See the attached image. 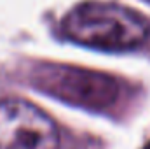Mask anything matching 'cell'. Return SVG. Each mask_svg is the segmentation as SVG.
I'll list each match as a JSON object with an SVG mask.
<instances>
[{
	"instance_id": "6da1fadb",
	"label": "cell",
	"mask_w": 150,
	"mask_h": 149,
	"mask_svg": "<svg viewBox=\"0 0 150 149\" xmlns=\"http://www.w3.org/2000/svg\"><path fill=\"white\" fill-rule=\"evenodd\" d=\"M63 32L72 42L107 53H127L150 37L149 21L126 5L87 0L72 7L63 18Z\"/></svg>"
},
{
	"instance_id": "7a4b0ae2",
	"label": "cell",
	"mask_w": 150,
	"mask_h": 149,
	"mask_svg": "<svg viewBox=\"0 0 150 149\" xmlns=\"http://www.w3.org/2000/svg\"><path fill=\"white\" fill-rule=\"evenodd\" d=\"M58 125L23 98H0V149H59Z\"/></svg>"
},
{
	"instance_id": "3957f363",
	"label": "cell",
	"mask_w": 150,
	"mask_h": 149,
	"mask_svg": "<svg viewBox=\"0 0 150 149\" xmlns=\"http://www.w3.org/2000/svg\"><path fill=\"white\" fill-rule=\"evenodd\" d=\"M37 88L59 100L86 109H107L117 100V81L107 74L74 67H51L37 72Z\"/></svg>"
},
{
	"instance_id": "277c9868",
	"label": "cell",
	"mask_w": 150,
	"mask_h": 149,
	"mask_svg": "<svg viewBox=\"0 0 150 149\" xmlns=\"http://www.w3.org/2000/svg\"><path fill=\"white\" fill-rule=\"evenodd\" d=\"M147 2H150V0H147Z\"/></svg>"
}]
</instances>
